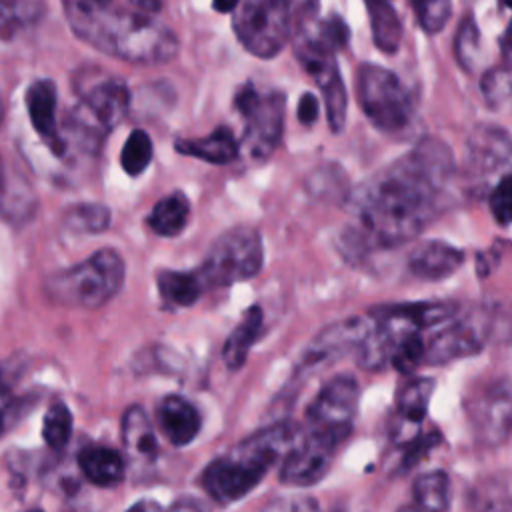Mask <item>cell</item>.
<instances>
[{
    "instance_id": "cell-1",
    "label": "cell",
    "mask_w": 512,
    "mask_h": 512,
    "mask_svg": "<svg viewBox=\"0 0 512 512\" xmlns=\"http://www.w3.org/2000/svg\"><path fill=\"white\" fill-rule=\"evenodd\" d=\"M452 172L450 148L438 138H422L364 180L346 198L350 220L336 240L340 254L348 262H362L414 240L436 218Z\"/></svg>"
},
{
    "instance_id": "cell-2",
    "label": "cell",
    "mask_w": 512,
    "mask_h": 512,
    "mask_svg": "<svg viewBox=\"0 0 512 512\" xmlns=\"http://www.w3.org/2000/svg\"><path fill=\"white\" fill-rule=\"evenodd\" d=\"M70 28L94 48L134 64H164L178 52V38L154 16L136 10L64 0Z\"/></svg>"
},
{
    "instance_id": "cell-3",
    "label": "cell",
    "mask_w": 512,
    "mask_h": 512,
    "mask_svg": "<svg viewBox=\"0 0 512 512\" xmlns=\"http://www.w3.org/2000/svg\"><path fill=\"white\" fill-rule=\"evenodd\" d=\"M294 432L290 426H274L242 442L234 452L214 460L202 472L204 490L218 502H234L246 496L276 460L290 452Z\"/></svg>"
},
{
    "instance_id": "cell-4",
    "label": "cell",
    "mask_w": 512,
    "mask_h": 512,
    "mask_svg": "<svg viewBox=\"0 0 512 512\" xmlns=\"http://www.w3.org/2000/svg\"><path fill=\"white\" fill-rule=\"evenodd\" d=\"M122 282V256L112 248H102L76 266L52 274L46 280V292L66 306L100 308L120 292Z\"/></svg>"
},
{
    "instance_id": "cell-5",
    "label": "cell",
    "mask_w": 512,
    "mask_h": 512,
    "mask_svg": "<svg viewBox=\"0 0 512 512\" xmlns=\"http://www.w3.org/2000/svg\"><path fill=\"white\" fill-rule=\"evenodd\" d=\"M356 98L368 122L384 134H400L414 120V104L408 90L384 66L366 62L358 68Z\"/></svg>"
},
{
    "instance_id": "cell-6",
    "label": "cell",
    "mask_w": 512,
    "mask_h": 512,
    "mask_svg": "<svg viewBox=\"0 0 512 512\" xmlns=\"http://www.w3.org/2000/svg\"><path fill=\"white\" fill-rule=\"evenodd\" d=\"M264 264V246L256 228L234 226L220 234L196 270L208 286H230L254 278Z\"/></svg>"
},
{
    "instance_id": "cell-7",
    "label": "cell",
    "mask_w": 512,
    "mask_h": 512,
    "mask_svg": "<svg viewBox=\"0 0 512 512\" xmlns=\"http://www.w3.org/2000/svg\"><path fill=\"white\" fill-rule=\"evenodd\" d=\"M232 26L250 54L272 58L290 38L292 0H240Z\"/></svg>"
},
{
    "instance_id": "cell-8",
    "label": "cell",
    "mask_w": 512,
    "mask_h": 512,
    "mask_svg": "<svg viewBox=\"0 0 512 512\" xmlns=\"http://www.w3.org/2000/svg\"><path fill=\"white\" fill-rule=\"evenodd\" d=\"M236 110L246 118L240 148L254 160H266L282 140L284 130V94H260L254 86H242L234 96Z\"/></svg>"
},
{
    "instance_id": "cell-9",
    "label": "cell",
    "mask_w": 512,
    "mask_h": 512,
    "mask_svg": "<svg viewBox=\"0 0 512 512\" xmlns=\"http://www.w3.org/2000/svg\"><path fill=\"white\" fill-rule=\"evenodd\" d=\"M468 420L478 444L498 448L512 436V382L492 378L466 400Z\"/></svg>"
},
{
    "instance_id": "cell-10",
    "label": "cell",
    "mask_w": 512,
    "mask_h": 512,
    "mask_svg": "<svg viewBox=\"0 0 512 512\" xmlns=\"http://www.w3.org/2000/svg\"><path fill=\"white\" fill-rule=\"evenodd\" d=\"M294 50L302 68L314 78L316 86L320 88L330 130L340 132L346 122L348 96L334 52L320 46L314 38H310L304 32L296 34Z\"/></svg>"
},
{
    "instance_id": "cell-11",
    "label": "cell",
    "mask_w": 512,
    "mask_h": 512,
    "mask_svg": "<svg viewBox=\"0 0 512 512\" xmlns=\"http://www.w3.org/2000/svg\"><path fill=\"white\" fill-rule=\"evenodd\" d=\"M350 432L310 428L308 434L284 456L280 480L290 486L316 484L328 470Z\"/></svg>"
},
{
    "instance_id": "cell-12",
    "label": "cell",
    "mask_w": 512,
    "mask_h": 512,
    "mask_svg": "<svg viewBox=\"0 0 512 512\" xmlns=\"http://www.w3.org/2000/svg\"><path fill=\"white\" fill-rule=\"evenodd\" d=\"M486 334L488 328L484 320L474 314L458 312L430 332L426 364H446L472 356L482 350Z\"/></svg>"
},
{
    "instance_id": "cell-13",
    "label": "cell",
    "mask_w": 512,
    "mask_h": 512,
    "mask_svg": "<svg viewBox=\"0 0 512 512\" xmlns=\"http://www.w3.org/2000/svg\"><path fill=\"white\" fill-rule=\"evenodd\" d=\"M360 390L354 378L336 376L308 406V424L318 430L352 432Z\"/></svg>"
},
{
    "instance_id": "cell-14",
    "label": "cell",
    "mask_w": 512,
    "mask_h": 512,
    "mask_svg": "<svg viewBox=\"0 0 512 512\" xmlns=\"http://www.w3.org/2000/svg\"><path fill=\"white\" fill-rule=\"evenodd\" d=\"M370 328H372L370 312L360 316H350L326 326L312 338V342L304 350L302 366L314 368L326 362H334L352 350H358L364 338L368 336Z\"/></svg>"
},
{
    "instance_id": "cell-15",
    "label": "cell",
    "mask_w": 512,
    "mask_h": 512,
    "mask_svg": "<svg viewBox=\"0 0 512 512\" xmlns=\"http://www.w3.org/2000/svg\"><path fill=\"white\" fill-rule=\"evenodd\" d=\"M130 106V94L122 80L102 78L82 90V102L74 112L102 134L120 124Z\"/></svg>"
},
{
    "instance_id": "cell-16",
    "label": "cell",
    "mask_w": 512,
    "mask_h": 512,
    "mask_svg": "<svg viewBox=\"0 0 512 512\" xmlns=\"http://www.w3.org/2000/svg\"><path fill=\"white\" fill-rule=\"evenodd\" d=\"M56 86L52 80H36L28 86L24 100L30 116V124L52 154L62 156L66 150V140L58 132L56 122Z\"/></svg>"
},
{
    "instance_id": "cell-17",
    "label": "cell",
    "mask_w": 512,
    "mask_h": 512,
    "mask_svg": "<svg viewBox=\"0 0 512 512\" xmlns=\"http://www.w3.org/2000/svg\"><path fill=\"white\" fill-rule=\"evenodd\" d=\"M464 262V252L444 240L420 242L408 256V270L422 280L452 276Z\"/></svg>"
},
{
    "instance_id": "cell-18",
    "label": "cell",
    "mask_w": 512,
    "mask_h": 512,
    "mask_svg": "<svg viewBox=\"0 0 512 512\" xmlns=\"http://www.w3.org/2000/svg\"><path fill=\"white\" fill-rule=\"evenodd\" d=\"M512 156V142L506 132L494 126H476L468 142V162L476 174H488Z\"/></svg>"
},
{
    "instance_id": "cell-19",
    "label": "cell",
    "mask_w": 512,
    "mask_h": 512,
    "mask_svg": "<svg viewBox=\"0 0 512 512\" xmlns=\"http://www.w3.org/2000/svg\"><path fill=\"white\" fill-rule=\"evenodd\" d=\"M158 424L174 446H184L196 438L200 430V416L188 400L180 396H166L158 406Z\"/></svg>"
},
{
    "instance_id": "cell-20",
    "label": "cell",
    "mask_w": 512,
    "mask_h": 512,
    "mask_svg": "<svg viewBox=\"0 0 512 512\" xmlns=\"http://www.w3.org/2000/svg\"><path fill=\"white\" fill-rule=\"evenodd\" d=\"M176 150L184 156H194L210 164H228L238 158L240 142L234 138L232 130L226 126H218L204 138H184L176 140Z\"/></svg>"
},
{
    "instance_id": "cell-21",
    "label": "cell",
    "mask_w": 512,
    "mask_h": 512,
    "mask_svg": "<svg viewBox=\"0 0 512 512\" xmlns=\"http://www.w3.org/2000/svg\"><path fill=\"white\" fill-rule=\"evenodd\" d=\"M370 20V32L376 48L386 54H394L402 42V22L392 8L390 0H364Z\"/></svg>"
},
{
    "instance_id": "cell-22",
    "label": "cell",
    "mask_w": 512,
    "mask_h": 512,
    "mask_svg": "<svg viewBox=\"0 0 512 512\" xmlns=\"http://www.w3.org/2000/svg\"><path fill=\"white\" fill-rule=\"evenodd\" d=\"M78 466L82 474L98 486H114L122 480L124 462L120 454L106 446H86L78 454Z\"/></svg>"
},
{
    "instance_id": "cell-23",
    "label": "cell",
    "mask_w": 512,
    "mask_h": 512,
    "mask_svg": "<svg viewBox=\"0 0 512 512\" xmlns=\"http://www.w3.org/2000/svg\"><path fill=\"white\" fill-rule=\"evenodd\" d=\"M122 440L126 452L136 460H152L158 452L154 430L142 408L132 406L122 416Z\"/></svg>"
},
{
    "instance_id": "cell-24",
    "label": "cell",
    "mask_w": 512,
    "mask_h": 512,
    "mask_svg": "<svg viewBox=\"0 0 512 512\" xmlns=\"http://www.w3.org/2000/svg\"><path fill=\"white\" fill-rule=\"evenodd\" d=\"M262 324H264V316L258 306H252L244 312L242 320L230 332V336L224 344V362L228 364V368L236 370L244 364L248 350L252 348V344L258 340V336L262 332Z\"/></svg>"
},
{
    "instance_id": "cell-25",
    "label": "cell",
    "mask_w": 512,
    "mask_h": 512,
    "mask_svg": "<svg viewBox=\"0 0 512 512\" xmlns=\"http://www.w3.org/2000/svg\"><path fill=\"white\" fill-rule=\"evenodd\" d=\"M412 506L418 512H446L450 508V478L442 470L420 474L412 484Z\"/></svg>"
},
{
    "instance_id": "cell-26",
    "label": "cell",
    "mask_w": 512,
    "mask_h": 512,
    "mask_svg": "<svg viewBox=\"0 0 512 512\" xmlns=\"http://www.w3.org/2000/svg\"><path fill=\"white\" fill-rule=\"evenodd\" d=\"M188 214V198L182 192H172L154 204L148 216V224L158 236H176L186 226Z\"/></svg>"
},
{
    "instance_id": "cell-27",
    "label": "cell",
    "mask_w": 512,
    "mask_h": 512,
    "mask_svg": "<svg viewBox=\"0 0 512 512\" xmlns=\"http://www.w3.org/2000/svg\"><path fill=\"white\" fill-rule=\"evenodd\" d=\"M202 278L198 272L162 270L158 274L160 296L172 306H190L198 300L202 292Z\"/></svg>"
},
{
    "instance_id": "cell-28",
    "label": "cell",
    "mask_w": 512,
    "mask_h": 512,
    "mask_svg": "<svg viewBox=\"0 0 512 512\" xmlns=\"http://www.w3.org/2000/svg\"><path fill=\"white\" fill-rule=\"evenodd\" d=\"M434 392V380L430 378H412L408 380L396 396V412L402 420L418 424L428 414L430 396Z\"/></svg>"
},
{
    "instance_id": "cell-29",
    "label": "cell",
    "mask_w": 512,
    "mask_h": 512,
    "mask_svg": "<svg viewBox=\"0 0 512 512\" xmlns=\"http://www.w3.org/2000/svg\"><path fill=\"white\" fill-rule=\"evenodd\" d=\"M64 224L80 234H100L110 226V210L102 204H80L64 214Z\"/></svg>"
},
{
    "instance_id": "cell-30",
    "label": "cell",
    "mask_w": 512,
    "mask_h": 512,
    "mask_svg": "<svg viewBox=\"0 0 512 512\" xmlns=\"http://www.w3.org/2000/svg\"><path fill=\"white\" fill-rule=\"evenodd\" d=\"M152 160V142L144 130H132L124 142L120 164L126 174L138 176L142 174Z\"/></svg>"
},
{
    "instance_id": "cell-31",
    "label": "cell",
    "mask_w": 512,
    "mask_h": 512,
    "mask_svg": "<svg viewBox=\"0 0 512 512\" xmlns=\"http://www.w3.org/2000/svg\"><path fill=\"white\" fill-rule=\"evenodd\" d=\"M70 432H72V414H70V410L62 402L52 404L46 410L44 424H42V434H44L46 444L54 450H60L68 444Z\"/></svg>"
},
{
    "instance_id": "cell-32",
    "label": "cell",
    "mask_w": 512,
    "mask_h": 512,
    "mask_svg": "<svg viewBox=\"0 0 512 512\" xmlns=\"http://www.w3.org/2000/svg\"><path fill=\"white\" fill-rule=\"evenodd\" d=\"M482 96L488 104H500L512 94V58H504L500 66L490 68L480 82Z\"/></svg>"
},
{
    "instance_id": "cell-33",
    "label": "cell",
    "mask_w": 512,
    "mask_h": 512,
    "mask_svg": "<svg viewBox=\"0 0 512 512\" xmlns=\"http://www.w3.org/2000/svg\"><path fill=\"white\" fill-rule=\"evenodd\" d=\"M478 50H480L478 26L472 16H466V18H462L458 32H456V40H454V54H456L458 64L464 70H472Z\"/></svg>"
},
{
    "instance_id": "cell-34",
    "label": "cell",
    "mask_w": 512,
    "mask_h": 512,
    "mask_svg": "<svg viewBox=\"0 0 512 512\" xmlns=\"http://www.w3.org/2000/svg\"><path fill=\"white\" fill-rule=\"evenodd\" d=\"M412 4L420 28L428 34L440 32L452 12L450 0H412Z\"/></svg>"
},
{
    "instance_id": "cell-35",
    "label": "cell",
    "mask_w": 512,
    "mask_h": 512,
    "mask_svg": "<svg viewBox=\"0 0 512 512\" xmlns=\"http://www.w3.org/2000/svg\"><path fill=\"white\" fill-rule=\"evenodd\" d=\"M488 204H490L492 218L500 226L512 224V170L506 172L504 176H500L498 184L490 192Z\"/></svg>"
},
{
    "instance_id": "cell-36",
    "label": "cell",
    "mask_w": 512,
    "mask_h": 512,
    "mask_svg": "<svg viewBox=\"0 0 512 512\" xmlns=\"http://www.w3.org/2000/svg\"><path fill=\"white\" fill-rule=\"evenodd\" d=\"M476 512H512V482L496 480L490 482L488 494L478 496Z\"/></svg>"
},
{
    "instance_id": "cell-37",
    "label": "cell",
    "mask_w": 512,
    "mask_h": 512,
    "mask_svg": "<svg viewBox=\"0 0 512 512\" xmlns=\"http://www.w3.org/2000/svg\"><path fill=\"white\" fill-rule=\"evenodd\" d=\"M262 512H320V506L308 496H286L272 500Z\"/></svg>"
},
{
    "instance_id": "cell-38",
    "label": "cell",
    "mask_w": 512,
    "mask_h": 512,
    "mask_svg": "<svg viewBox=\"0 0 512 512\" xmlns=\"http://www.w3.org/2000/svg\"><path fill=\"white\" fill-rule=\"evenodd\" d=\"M438 440V434H426V436H420L416 440H412V444L406 448V454H404V468H412L430 448H434V442Z\"/></svg>"
},
{
    "instance_id": "cell-39",
    "label": "cell",
    "mask_w": 512,
    "mask_h": 512,
    "mask_svg": "<svg viewBox=\"0 0 512 512\" xmlns=\"http://www.w3.org/2000/svg\"><path fill=\"white\" fill-rule=\"evenodd\" d=\"M318 112H320L318 98L312 92H304L300 96V102H298V120L304 126H312L316 122V118H318Z\"/></svg>"
},
{
    "instance_id": "cell-40",
    "label": "cell",
    "mask_w": 512,
    "mask_h": 512,
    "mask_svg": "<svg viewBox=\"0 0 512 512\" xmlns=\"http://www.w3.org/2000/svg\"><path fill=\"white\" fill-rule=\"evenodd\" d=\"M20 416L18 400H10L0 394V434H4Z\"/></svg>"
},
{
    "instance_id": "cell-41",
    "label": "cell",
    "mask_w": 512,
    "mask_h": 512,
    "mask_svg": "<svg viewBox=\"0 0 512 512\" xmlns=\"http://www.w3.org/2000/svg\"><path fill=\"white\" fill-rule=\"evenodd\" d=\"M132 4V10L136 12H142V14H148V16H154L158 10H160V0H128Z\"/></svg>"
},
{
    "instance_id": "cell-42",
    "label": "cell",
    "mask_w": 512,
    "mask_h": 512,
    "mask_svg": "<svg viewBox=\"0 0 512 512\" xmlns=\"http://www.w3.org/2000/svg\"><path fill=\"white\" fill-rule=\"evenodd\" d=\"M170 512H206V510H204V506L200 502L180 500L178 504H174V508Z\"/></svg>"
},
{
    "instance_id": "cell-43",
    "label": "cell",
    "mask_w": 512,
    "mask_h": 512,
    "mask_svg": "<svg viewBox=\"0 0 512 512\" xmlns=\"http://www.w3.org/2000/svg\"><path fill=\"white\" fill-rule=\"evenodd\" d=\"M240 0H212V8L220 14H234V10L238 8Z\"/></svg>"
},
{
    "instance_id": "cell-44",
    "label": "cell",
    "mask_w": 512,
    "mask_h": 512,
    "mask_svg": "<svg viewBox=\"0 0 512 512\" xmlns=\"http://www.w3.org/2000/svg\"><path fill=\"white\" fill-rule=\"evenodd\" d=\"M126 512H164V510L152 500H140L134 506H130Z\"/></svg>"
},
{
    "instance_id": "cell-45",
    "label": "cell",
    "mask_w": 512,
    "mask_h": 512,
    "mask_svg": "<svg viewBox=\"0 0 512 512\" xmlns=\"http://www.w3.org/2000/svg\"><path fill=\"white\" fill-rule=\"evenodd\" d=\"M86 2H90V4H94V6H110L112 0H86Z\"/></svg>"
},
{
    "instance_id": "cell-46",
    "label": "cell",
    "mask_w": 512,
    "mask_h": 512,
    "mask_svg": "<svg viewBox=\"0 0 512 512\" xmlns=\"http://www.w3.org/2000/svg\"><path fill=\"white\" fill-rule=\"evenodd\" d=\"M2 190H4V168H2V160H0V196H2Z\"/></svg>"
},
{
    "instance_id": "cell-47",
    "label": "cell",
    "mask_w": 512,
    "mask_h": 512,
    "mask_svg": "<svg viewBox=\"0 0 512 512\" xmlns=\"http://www.w3.org/2000/svg\"><path fill=\"white\" fill-rule=\"evenodd\" d=\"M502 4H504L506 8H510V10H512V0H502Z\"/></svg>"
},
{
    "instance_id": "cell-48",
    "label": "cell",
    "mask_w": 512,
    "mask_h": 512,
    "mask_svg": "<svg viewBox=\"0 0 512 512\" xmlns=\"http://www.w3.org/2000/svg\"><path fill=\"white\" fill-rule=\"evenodd\" d=\"M2 116H4V106H2V98H0V122H2Z\"/></svg>"
},
{
    "instance_id": "cell-49",
    "label": "cell",
    "mask_w": 512,
    "mask_h": 512,
    "mask_svg": "<svg viewBox=\"0 0 512 512\" xmlns=\"http://www.w3.org/2000/svg\"><path fill=\"white\" fill-rule=\"evenodd\" d=\"M32 512H40V510H32Z\"/></svg>"
}]
</instances>
